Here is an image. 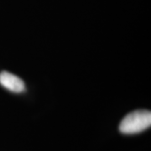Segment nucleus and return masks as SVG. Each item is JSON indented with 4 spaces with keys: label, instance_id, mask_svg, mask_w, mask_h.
Wrapping results in <instances>:
<instances>
[{
    "label": "nucleus",
    "instance_id": "1",
    "mask_svg": "<svg viewBox=\"0 0 151 151\" xmlns=\"http://www.w3.org/2000/svg\"><path fill=\"white\" fill-rule=\"evenodd\" d=\"M151 125V113L149 110H136L124 117L119 124V131L124 134L141 133Z\"/></svg>",
    "mask_w": 151,
    "mask_h": 151
},
{
    "label": "nucleus",
    "instance_id": "2",
    "mask_svg": "<svg viewBox=\"0 0 151 151\" xmlns=\"http://www.w3.org/2000/svg\"><path fill=\"white\" fill-rule=\"evenodd\" d=\"M0 85L9 91L15 93L24 92L25 84L19 76L9 71H2L0 73Z\"/></svg>",
    "mask_w": 151,
    "mask_h": 151
}]
</instances>
